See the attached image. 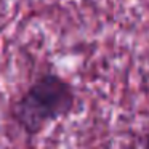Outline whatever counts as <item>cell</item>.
I'll return each mask as SVG.
<instances>
[{"label":"cell","instance_id":"cell-2","mask_svg":"<svg viewBox=\"0 0 149 149\" xmlns=\"http://www.w3.org/2000/svg\"><path fill=\"white\" fill-rule=\"evenodd\" d=\"M144 149H149V133L146 135V138H144Z\"/></svg>","mask_w":149,"mask_h":149},{"label":"cell","instance_id":"cell-1","mask_svg":"<svg viewBox=\"0 0 149 149\" xmlns=\"http://www.w3.org/2000/svg\"><path fill=\"white\" fill-rule=\"evenodd\" d=\"M74 107V87L61 75L47 72L15 101L10 114L27 138H36L50 123L68 117Z\"/></svg>","mask_w":149,"mask_h":149}]
</instances>
